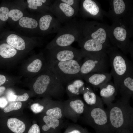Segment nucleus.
Masks as SVG:
<instances>
[{"instance_id":"1","label":"nucleus","mask_w":133,"mask_h":133,"mask_svg":"<svg viewBox=\"0 0 133 133\" xmlns=\"http://www.w3.org/2000/svg\"><path fill=\"white\" fill-rule=\"evenodd\" d=\"M107 33L112 46L117 47L126 55L130 54L133 61V16H128L113 22Z\"/></svg>"},{"instance_id":"2","label":"nucleus","mask_w":133,"mask_h":133,"mask_svg":"<svg viewBox=\"0 0 133 133\" xmlns=\"http://www.w3.org/2000/svg\"><path fill=\"white\" fill-rule=\"evenodd\" d=\"M106 53L109 58L111 70L110 73L113 79V83L118 93L120 84L124 78L133 72L132 62L117 48L111 46L108 48Z\"/></svg>"},{"instance_id":"3","label":"nucleus","mask_w":133,"mask_h":133,"mask_svg":"<svg viewBox=\"0 0 133 133\" xmlns=\"http://www.w3.org/2000/svg\"><path fill=\"white\" fill-rule=\"evenodd\" d=\"M106 110L110 127L116 129L133 125V108L129 101L120 99L107 105Z\"/></svg>"},{"instance_id":"4","label":"nucleus","mask_w":133,"mask_h":133,"mask_svg":"<svg viewBox=\"0 0 133 133\" xmlns=\"http://www.w3.org/2000/svg\"><path fill=\"white\" fill-rule=\"evenodd\" d=\"M83 37L81 21L74 19L62 26L56 35L49 44V49L69 46Z\"/></svg>"},{"instance_id":"5","label":"nucleus","mask_w":133,"mask_h":133,"mask_svg":"<svg viewBox=\"0 0 133 133\" xmlns=\"http://www.w3.org/2000/svg\"><path fill=\"white\" fill-rule=\"evenodd\" d=\"M48 68L46 73L40 75L36 80L33 86L34 91L38 95L46 94L52 99H60L66 93L65 88Z\"/></svg>"},{"instance_id":"6","label":"nucleus","mask_w":133,"mask_h":133,"mask_svg":"<svg viewBox=\"0 0 133 133\" xmlns=\"http://www.w3.org/2000/svg\"><path fill=\"white\" fill-rule=\"evenodd\" d=\"M81 60L64 61H49L48 68L63 85L72 80L80 78Z\"/></svg>"},{"instance_id":"7","label":"nucleus","mask_w":133,"mask_h":133,"mask_svg":"<svg viewBox=\"0 0 133 133\" xmlns=\"http://www.w3.org/2000/svg\"><path fill=\"white\" fill-rule=\"evenodd\" d=\"M81 22L83 37L95 40L108 48L112 46L107 33L109 26L94 21Z\"/></svg>"},{"instance_id":"8","label":"nucleus","mask_w":133,"mask_h":133,"mask_svg":"<svg viewBox=\"0 0 133 133\" xmlns=\"http://www.w3.org/2000/svg\"><path fill=\"white\" fill-rule=\"evenodd\" d=\"M79 119L96 128L105 129L110 127L105 109L90 107L85 103L84 112Z\"/></svg>"},{"instance_id":"9","label":"nucleus","mask_w":133,"mask_h":133,"mask_svg":"<svg viewBox=\"0 0 133 133\" xmlns=\"http://www.w3.org/2000/svg\"><path fill=\"white\" fill-rule=\"evenodd\" d=\"M84 58L81 66L80 78L83 79L84 75L91 73L109 72L110 64L106 53L100 56Z\"/></svg>"},{"instance_id":"10","label":"nucleus","mask_w":133,"mask_h":133,"mask_svg":"<svg viewBox=\"0 0 133 133\" xmlns=\"http://www.w3.org/2000/svg\"><path fill=\"white\" fill-rule=\"evenodd\" d=\"M63 103L64 117L77 122L84 112L85 102L78 96L69 98Z\"/></svg>"},{"instance_id":"11","label":"nucleus","mask_w":133,"mask_h":133,"mask_svg":"<svg viewBox=\"0 0 133 133\" xmlns=\"http://www.w3.org/2000/svg\"><path fill=\"white\" fill-rule=\"evenodd\" d=\"M110 7L105 15L113 21L123 18L133 12L132 3L130 0H112L109 1Z\"/></svg>"},{"instance_id":"12","label":"nucleus","mask_w":133,"mask_h":133,"mask_svg":"<svg viewBox=\"0 0 133 133\" xmlns=\"http://www.w3.org/2000/svg\"><path fill=\"white\" fill-rule=\"evenodd\" d=\"M50 7V12L61 24L70 22L78 13L70 6L60 0H55Z\"/></svg>"},{"instance_id":"13","label":"nucleus","mask_w":133,"mask_h":133,"mask_svg":"<svg viewBox=\"0 0 133 133\" xmlns=\"http://www.w3.org/2000/svg\"><path fill=\"white\" fill-rule=\"evenodd\" d=\"M83 58L92 57L106 53L108 47L94 39L83 37L78 42Z\"/></svg>"},{"instance_id":"14","label":"nucleus","mask_w":133,"mask_h":133,"mask_svg":"<svg viewBox=\"0 0 133 133\" xmlns=\"http://www.w3.org/2000/svg\"><path fill=\"white\" fill-rule=\"evenodd\" d=\"M49 61H64L71 60H82L83 58L80 50L71 46L49 49Z\"/></svg>"},{"instance_id":"15","label":"nucleus","mask_w":133,"mask_h":133,"mask_svg":"<svg viewBox=\"0 0 133 133\" xmlns=\"http://www.w3.org/2000/svg\"><path fill=\"white\" fill-rule=\"evenodd\" d=\"M79 11L83 17L96 19H102L105 15V12L96 1L93 0H80Z\"/></svg>"},{"instance_id":"16","label":"nucleus","mask_w":133,"mask_h":133,"mask_svg":"<svg viewBox=\"0 0 133 133\" xmlns=\"http://www.w3.org/2000/svg\"><path fill=\"white\" fill-rule=\"evenodd\" d=\"M39 25L41 30L52 34L57 33L62 26L51 13L44 14L40 17Z\"/></svg>"},{"instance_id":"17","label":"nucleus","mask_w":133,"mask_h":133,"mask_svg":"<svg viewBox=\"0 0 133 133\" xmlns=\"http://www.w3.org/2000/svg\"><path fill=\"white\" fill-rule=\"evenodd\" d=\"M112 77L110 73H93L84 75L83 79L90 86L97 88L110 81Z\"/></svg>"},{"instance_id":"18","label":"nucleus","mask_w":133,"mask_h":133,"mask_svg":"<svg viewBox=\"0 0 133 133\" xmlns=\"http://www.w3.org/2000/svg\"><path fill=\"white\" fill-rule=\"evenodd\" d=\"M121 96L120 99L129 101L133 94V72L125 76L120 84L118 93Z\"/></svg>"},{"instance_id":"19","label":"nucleus","mask_w":133,"mask_h":133,"mask_svg":"<svg viewBox=\"0 0 133 133\" xmlns=\"http://www.w3.org/2000/svg\"><path fill=\"white\" fill-rule=\"evenodd\" d=\"M66 85V93L69 98L82 95L86 86L84 80L79 78L72 80Z\"/></svg>"},{"instance_id":"20","label":"nucleus","mask_w":133,"mask_h":133,"mask_svg":"<svg viewBox=\"0 0 133 133\" xmlns=\"http://www.w3.org/2000/svg\"><path fill=\"white\" fill-rule=\"evenodd\" d=\"M99 88L100 98L103 103L107 106L113 103L118 94L113 83L110 81Z\"/></svg>"},{"instance_id":"21","label":"nucleus","mask_w":133,"mask_h":133,"mask_svg":"<svg viewBox=\"0 0 133 133\" xmlns=\"http://www.w3.org/2000/svg\"><path fill=\"white\" fill-rule=\"evenodd\" d=\"M82 95L85 103L87 105L104 108V103L100 97L94 92L90 86H86Z\"/></svg>"},{"instance_id":"22","label":"nucleus","mask_w":133,"mask_h":133,"mask_svg":"<svg viewBox=\"0 0 133 133\" xmlns=\"http://www.w3.org/2000/svg\"><path fill=\"white\" fill-rule=\"evenodd\" d=\"M46 108L45 115L60 120L64 118L63 101L52 100Z\"/></svg>"},{"instance_id":"23","label":"nucleus","mask_w":133,"mask_h":133,"mask_svg":"<svg viewBox=\"0 0 133 133\" xmlns=\"http://www.w3.org/2000/svg\"><path fill=\"white\" fill-rule=\"evenodd\" d=\"M7 125L8 129L13 133H24L25 132L26 128L25 123L17 119H9Z\"/></svg>"},{"instance_id":"24","label":"nucleus","mask_w":133,"mask_h":133,"mask_svg":"<svg viewBox=\"0 0 133 133\" xmlns=\"http://www.w3.org/2000/svg\"><path fill=\"white\" fill-rule=\"evenodd\" d=\"M43 120L44 123L41 128L42 131L46 132L50 129L55 130L63 124V120H59L50 117L45 115L43 118Z\"/></svg>"},{"instance_id":"25","label":"nucleus","mask_w":133,"mask_h":133,"mask_svg":"<svg viewBox=\"0 0 133 133\" xmlns=\"http://www.w3.org/2000/svg\"><path fill=\"white\" fill-rule=\"evenodd\" d=\"M7 43L18 50H22L25 48V43L23 39L14 34L9 35L6 40Z\"/></svg>"},{"instance_id":"26","label":"nucleus","mask_w":133,"mask_h":133,"mask_svg":"<svg viewBox=\"0 0 133 133\" xmlns=\"http://www.w3.org/2000/svg\"><path fill=\"white\" fill-rule=\"evenodd\" d=\"M17 53L16 49L7 43H3L0 45V55L3 58H11L14 56Z\"/></svg>"},{"instance_id":"27","label":"nucleus","mask_w":133,"mask_h":133,"mask_svg":"<svg viewBox=\"0 0 133 133\" xmlns=\"http://www.w3.org/2000/svg\"><path fill=\"white\" fill-rule=\"evenodd\" d=\"M19 22L21 26L31 29L35 28L38 25L35 19L26 17H22L19 20Z\"/></svg>"},{"instance_id":"28","label":"nucleus","mask_w":133,"mask_h":133,"mask_svg":"<svg viewBox=\"0 0 133 133\" xmlns=\"http://www.w3.org/2000/svg\"><path fill=\"white\" fill-rule=\"evenodd\" d=\"M43 65L42 60L40 58H37L34 60L28 66L27 69L30 72L36 73L41 70Z\"/></svg>"},{"instance_id":"29","label":"nucleus","mask_w":133,"mask_h":133,"mask_svg":"<svg viewBox=\"0 0 133 133\" xmlns=\"http://www.w3.org/2000/svg\"><path fill=\"white\" fill-rule=\"evenodd\" d=\"M29 98L28 94L25 93L21 95H10L8 97L9 100L11 102H18L26 101Z\"/></svg>"},{"instance_id":"30","label":"nucleus","mask_w":133,"mask_h":133,"mask_svg":"<svg viewBox=\"0 0 133 133\" xmlns=\"http://www.w3.org/2000/svg\"><path fill=\"white\" fill-rule=\"evenodd\" d=\"M23 15V13L20 10L17 9H13L9 11V16L13 20L16 21L20 19Z\"/></svg>"},{"instance_id":"31","label":"nucleus","mask_w":133,"mask_h":133,"mask_svg":"<svg viewBox=\"0 0 133 133\" xmlns=\"http://www.w3.org/2000/svg\"><path fill=\"white\" fill-rule=\"evenodd\" d=\"M22 105V103L20 102H13L4 109V111L5 113H7L18 110L21 108Z\"/></svg>"},{"instance_id":"32","label":"nucleus","mask_w":133,"mask_h":133,"mask_svg":"<svg viewBox=\"0 0 133 133\" xmlns=\"http://www.w3.org/2000/svg\"><path fill=\"white\" fill-rule=\"evenodd\" d=\"M27 2L28 7L34 10H37L39 7H42L43 4L40 0H28Z\"/></svg>"},{"instance_id":"33","label":"nucleus","mask_w":133,"mask_h":133,"mask_svg":"<svg viewBox=\"0 0 133 133\" xmlns=\"http://www.w3.org/2000/svg\"><path fill=\"white\" fill-rule=\"evenodd\" d=\"M62 2L66 3L72 7L78 12L80 7V0H60Z\"/></svg>"},{"instance_id":"34","label":"nucleus","mask_w":133,"mask_h":133,"mask_svg":"<svg viewBox=\"0 0 133 133\" xmlns=\"http://www.w3.org/2000/svg\"><path fill=\"white\" fill-rule=\"evenodd\" d=\"M9 10L7 7H2L0 8V20L5 21L8 19L9 17Z\"/></svg>"},{"instance_id":"35","label":"nucleus","mask_w":133,"mask_h":133,"mask_svg":"<svg viewBox=\"0 0 133 133\" xmlns=\"http://www.w3.org/2000/svg\"><path fill=\"white\" fill-rule=\"evenodd\" d=\"M45 108L44 106L38 102L34 103L31 106V110L36 114L42 112Z\"/></svg>"},{"instance_id":"36","label":"nucleus","mask_w":133,"mask_h":133,"mask_svg":"<svg viewBox=\"0 0 133 133\" xmlns=\"http://www.w3.org/2000/svg\"><path fill=\"white\" fill-rule=\"evenodd\" d=\"M40 129L39 125L37 124L32 125L28 130L27 133H40Z\"/></svg>"},{"instance_id":"37","label":"nucleus","mask_w":133,"mask_h":133,"mask_svg":"<svg viewBox=\"0 0 133 133\" xmlns=\"http://www.w3.org/2000/svg\"><path fill=\"white\" fill-rule=\"evenodd\" d=\"M7 104V101L5 98L4 97L0 98V108H4Z\"/></svg>"},{"instance_id":"38","label":"nucleus","mask_w":133,"mask_h":133,"mask_svg":"<svg viewBox=\"0 0 133 133\" xmlns=\"http://www.w3.org/2000/svg\"><path fill=\"white\" fill-rule=\"evenodd\" d=\"M6 81V78L5 76L2 75L0 74V86L4 84Z\"/></svg>"},{"instance_id":"39","label":"nucleus","mask_w":133,"mask_h":133,"mask_svg":"<svg viewBox=\"0 0 133 133\" xmlns=\"http://www.w3.org/2000/svg\"><path fill=\"white\" fill-rule=\"evenodd\" d=\"M67 133H82L79 130L77 129H74L68 132Z\"/></svg>"},{"instance_id":"40","label":"nucleus","mask_w":133,"mask_h":133,"mask_svg":"<svg viewBox=\"0 0 133 133\" xmlns=\"http://www.w3.org/2000/svg\"><path fill=\"white\" fill-rule=\"evenodd\" d=\"M5 89L6 88L5 87L0 86V96L3 94Z\"/></svg>"}]
</instances>
